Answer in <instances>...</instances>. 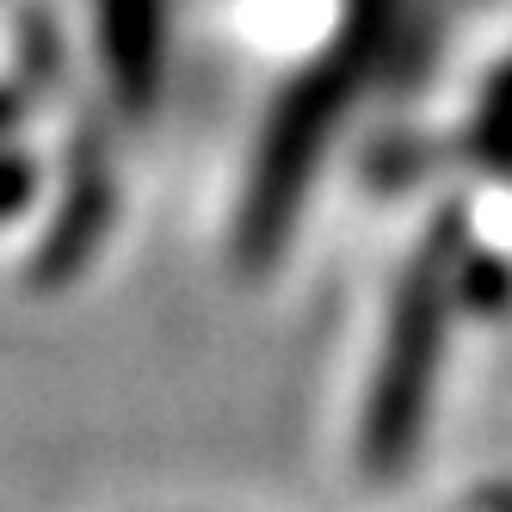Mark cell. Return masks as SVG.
I'll use <instances>...</instances> for the list:
<instances>
[{
  "label": "cell",
  "instance_id": "obj_1",
  "mask_svg": "<svg viewBox=\"0 0 512 512\" xmlns=\"http://www.w3.org/2000/svg\"><path fill=\"white\" fill-rule=\"evenodd\" d=\"M438 303H445V272H438V241H432V253L408 272L401 303H395L389 358H383V377H377L371 420H364L371 457H401L408 438H414V426H420L426 364H432V346H438Z\"/></svg>",
  "mask_w": 512,
  "mask_h": 512
}]
</instances>
